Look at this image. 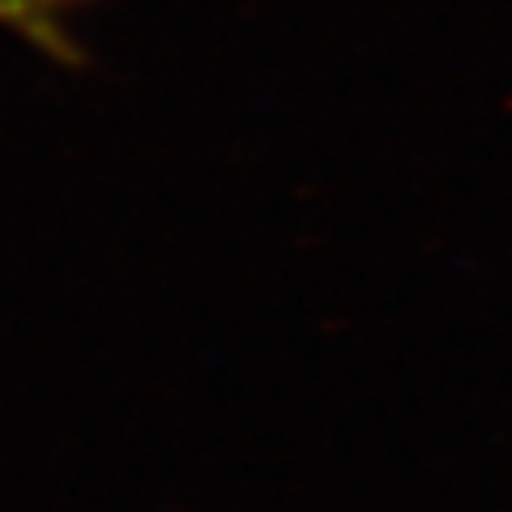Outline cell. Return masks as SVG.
Listing matches in <instances>:
<instances>
[{
  "instance_id": "6da1fadb",
  "label": "cell",
  "mask_w": 512,
  "mask_h": 512,
  "mask_svg": "<svg viewBox=\"0 0 512 512\" xmlns=\"http://www.w3.org/2000/svg\"><path fill=\"white\" fill-rule=\"evenodd\" d=\"M56 0H0V22L18 26V30H30L35 39H56Z\"/></svg>"
}]
</instances>
